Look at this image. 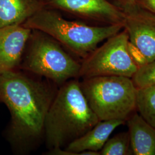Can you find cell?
<instances>
[{
  "label": "cell",
  "mask_w": 155,
  "mask_h": 155,
  "mask_svg": "<svg viewBox=\"0 0 155 155\" xmlns=\"http://www.w3.org/2000/svg\"><path fill=\"white\" fill-rule=\"evenodd\" d=\"M57 90L47 81L13 70L0 75V101L11 114L6 138L26 154L44 139L45 117Z\"/></svg>",
  "instance_id": "obj_1"
},
{
  "label": "cell",
  "mask_w": 155,
  "mask_h": 155,
  "mask_svg": "<svg viewBox=\"0 0 155 155\" xmlns=\"http://www.w3.org/2000/svg\"><path fill=\"white\" fill-rule=\"evenodd\" d=\"M78 79L57 90L45 117L44 139L49 150L64 148L99 122Z\"/></svg>",
  "instance_id": "obj_2"
},
{
  "label": "cell",
  "mask_w": 155,
  "mask_h": 155,
  "mask_svg": "<svg viewBox=\"0 0 155 155\" xmlns=\"http://www.w3.org/2000/svg\"><path fill=\"white\" fill-rule=\"evenodd\" d=\"M23 26L50 36L75 55L85 59L101 42L120 32L123 23L103 27L69 21L54 12L41 10L28 18Z\"/></svg>",
  "instance_id": "obj_3"
},
{
  "label": "cell",
  "mask_w": 155,
  "mask_h": 155,
  "mask_svg": "<svg viewBox=\"0 0 155 155\" xmlns=\"http://www.w3.org/2000/svg\"><path fill=\"white\" fill-rule=\"evenodd\" d=\"M80 86L99 121H127L136 109L137 87L132 78L97 76L82 78Z\"/></svg>",
  "instance_id": "obj_4"
},
{
  "label": "cell",
  "mask_w": 155,
  "mask_h": 155,
  "mask_svg": "<svg viewBox=\"0 0 155 155\" xmlns=\"http://www.w3.org/2000/svg\"><path fill=\"white\" fill-rule=\"evenodd\" d=\"M43 33L33 37L20 68L61 86L80 78L81 63L70 55L55 39Z\"/></svg>",
  "instance_id": "obj_5"
},
{
  "label": "cell",
  "mask_w": 155,
  "mask_h": 155,
  "mask_svg": "<svg viewBox=\"0 0 155 155\" xmlns=\"http://www.w3.org/2000/svg\"><path fill=\"white\" fill-rule=\"evenodd\" d=\"M125 29L107 39L81 63L80 78L121 76L132 78L138 66L128 50Z\"/></svg>",
  "instance_id": "obj_6"
},
{
  "label": "cell",
  "mask_w": 155,
  "mask_h": 155,
  "mask_svg": "<svg viewBox=\"0 0 155 155\" xmlns=\"http://www.w3.org/2000/svg\"><path fill=\"white\" fill-rule=\"evenodd\" d=\"M124 13V29L127 32L129 41L140 51L147 63L154 61L155 14L138 5Z\"/></svg>",
  "instance_id": "obj_7"
},
{
  "label": "cell",
  "mask_w": 155,
  "mask_h": 155,
  "mask_svg": "<svg viewBox=\"0 0 155 155\" xmlns=\"http://www.w3.org/2000/svg\"><path fill=\"white\" fill-rule=\"evenodd\" d=\"M31 31L20 25L0 28V75L20 67Z\"/></svg>",
  "instance_id": "obj_8"
},
{
  "label": "cell",
  "mask_w": 155,
  "mask_h": 155,
  "mask_svg": "<svg viewBox=\"0 0 155 155\" xmlns=\"http://www.w3.org/2000/svg\"><path fill=\"white\" fill-rule=\"evenodd\" d=\"M55 5L110 24L123 23L125 13L106 0H51Z\"/></svg>",
  "instance_id": "obj_9"
},
{
  "label": "cell",
  "mask_w": 155,
  "mask_h": 155,
  "mask_svg": "<svg viewBox=\"0 0 155 155\" xmlns=\"http://www.w3.org/2000/svg\"><path fill=\"white\" fill-rule=\"evenodd\" d=\"M124 124L125 121L121 120L100 121L88 132L74 140L64 149L72 152L75 155H89V151L100 152L115 129Z\"/></svg>",
  "instance_id": "obj_10"
},
{
  "label": "cell",
  "mask_w": 155,
  "mask_h": 155,
  "mask_svg": "<svg viewBox=\"0 0 155 155\" xmlns=\"http://www.w3.org/2000/svg\"><path fill=\"white\" fill-rule=\"evenodd\" d=\"M130 144L134 155H155V127L139 113L127 120Z\"/></svg>",
  "instance_id": "obj_11"
},
{
  "label": "cell",
  "mask_w": 155,
  "mask_h": 155,
  "mask_svg": "<svg viewBox=\"0 0 155 155\" xmlns=\"http://www.w3.org/2000/svg\"><path fill=\"white\" fill-rule=\"evenodd\" d=\"M27 0H0V28L20 25L31 16Z\"/></svg>",
  "instance_id": "obj_12"
},
{
  "label": "cell",
  "mask_w": 155,
  "mask_h": 155,
  "mask_svg": "<svg viewBox=\"0 0 155 155\" xmlns=\"http://www.w3.org/2000/svg\"><path fill=\"white\" fill-rule=\"evenodd\" d=\"M136 109L145 120L155 127V84L137 88Z\"/></svg>",
  "instance_id": "obj_13"
},
{
  "label": "cell",
  "mask_w": 155,
  "mask_h": 155,
  "mask_svg": "<svg viewBox=\"0 0 155 155\" xmlns=\"http://www.w3.org/2000/svg\"><path fill=\"white\" fill-rule=\"evenodd\" d=\"M100 153L102 155H133L129 132L118 133L108 139Z\"/></svg>",
  "instance_id": "obj_14"
},
{
  "label": "cell",
  "mask_w": 155,
  "mask_h": 155,
  "mask_svg": "<svg viewBox=\"0 0 155 155\" xmlns=\"http://www.w3.org/2000/svg\"><path fill=\"white\" fill-rule=\"evenodd\" d=\"M132 79L137 88L155 84V60L139 67Z\"/></svg>",
  "instance_id": "obj_15"
},
{
  "label": "cell",
  "mask_w": 155,
  "mask_h": 155,
  "mask_svg": "<svg viewBox=\"0 0 155 155\" xmlns=\"http://www.w3.org/2000/svg\"><path fill=\"white\" fill-rule=\"evenodd\" d=\"M136 4L155 15V0H136Z\"/></svg>",
  "instance_id": "obj_16"
}]
</instances>
